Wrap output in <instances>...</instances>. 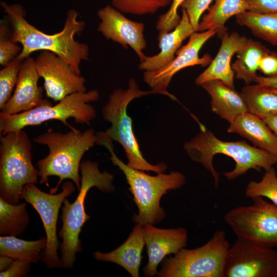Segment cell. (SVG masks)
<instances>
[{
    "label": "cell",
    "instance_id": "cell-13",
    "mask_svg": "<svg viewBox=\"0 0 277 277\" xmlns=\"http://www.w3.org/2000/svg\"><path fill=\"white\" fill-rule=\"evenodd\" d=\"M216 34V31L214 30L194 32L189 36L187 44L179 49L176 55L168 64L155 71H145L144 81L158 94L167 95L176 101V97L167 90L172 78L185 68L195 65H209L212 60L211 56L206 54L201 57L199 52L206 42Z\"/></svg>",
    "mask_w": 277,
    "mask_h": 277
},
{
    "label": "cell",
    "instance_id": "cell-24",
    "mask_svg": "<svg viewBox=\"0 0 277 277\" xmlns=\"http://www.w3.org/2000/svg\"><path fill=\"white\" fill-rule=\"evenodd\" d=\"M248 112L262 120L277 115V88L256 83L246 85L241 92Z\"/></svg>",
    "mask_w": 277,
    "mask_h": 277
},
{
    "label": "cell",
    "instance_id": "cell-33",
    "mask_svg": "<svg viewBox=\"0 0 277 277\" xmlns=\"http://www.w3.org/2000/svg\"><path fill=\"white\" fill-rule=\"evenodd\" d=\"M185 0H172L168 10L161 15L156 22L155 28L159 32H169L179 24L181 17L177 10Z\"/></svg>",
    "mask_w": 277,
    "mask_h": 277
},
{
    "label": "cell",
    "instance_id": "cell-21",
    "mask_svg": "<svg viewBox=\"0 0 277 277\" xmlns=\"http://www.w3.org/2000/svg\"><path fill=\"white\" fill-rule=\"evenodd\" d=\"M201 86L211 97L212 112L229 123L239 115L248 112L241 92L236 91L220 80H211Z\"/></svg>",
    "mask_w": 277,
    "mask_h": 277
},
{
    "label": "cell",
    "instance_id": "cell-30",
    "mask_svg": "<svg viewBox=\"0 0 277 277\" xmlns=\"http://www.w3.org/2000/svg\"><path fill=\"white\" fill-rule=\"evenodd\" d=\"M172 0H111L112 6L123 13L142 15L155 13Z\"/></svg>",
    "mask_w": 277,
    "mask_h": 277
},
{
    "label": "cell",
    "instance_id": "cell-2",
    "mask_svg": "<svg viewBox=\"0 0 277 277\" xmlns=\"http://www.w3.org/2000/svg\"><path fill=\"white\" fill-rule=\"evenodd\" d=\"M150 94H157V92L152 89L142 90L134 78L129 80L127 89L118 88L113 90L102 112L104 120L111 123V126L105 131L96 133V144L105 147L113 145V141L117 142L124 149L128 160V166L157 174L164 173L167 169V165L160 163L154 165L143 157L133 131L132 120L127 110L132 100Z\"/></svg>",
    "mask_w": 277,
    "mask_h": 277
},
{
    "label": "cell",
    "instance_id": "cell-14",
    "mask_svg": "<svg viewBox=\"0 0 277 277\" xmlns=\"http://www.w3.org/2000/svg\"><path fill=\"white\" fill-rule=\"evenodd\" d=\"M35 65L44 80L46 95L54 101L72 93L86 91L85 78L54 53L41 51L35 59Z\"/></svg>",
    "mask_w": 277,
    "mask_h": 277
},
{
    "label": "cell",
    "instance_id": "cell-23",
    "mask_svg": "<svg viewBox=\"0 0 277 277\" xmlns=\"http://www.w3.org/2000/svg\"><path fill=\"white\" fill-rule=\"evenodd\" d=\"M247 10L246 0H214V4L210 6L207 12L200 19L197 32L214 30L221 37L227 32L225 26L226 22L232 16Z\"/></svg>",
    "mask_w": 277,
    "mask_h": 277
},
{
    "label": "cell",
    "instance_id": "cell-19",
    "mask_svg": "<svg viewBox=\"0 0 277 277\" xmlns=\"http://www.w3.org/2000/svg\"><path fill=\"white\" fill-rule=\"evenodd\" d=\"M194 32L186 10L182 8V16L177 26L169 32H159L160 52L152 56L146 55L138 65L139 69L155 71L168 64L174 58L183 42Z\"/></svg>",
    "mask_w": 277,
    "mask_h": 277
},
{
    "label": "cell",
    "instance_id": "cell-25",
    "mask_svg": "<svg viewBox=\"0 0 277 277\" xmlns=\"http://www.w3.org/2000/svg\"><path fill=\"white\" fill-rule=\"evenodd\" d=\"M270 51L260 42L247 38L244 45L236 52V59L231 64L235 77L246 85L253 82L261 59Z\"/></svg>",
    "mask_w": 277,
    "mask_h": 277
},
{
    "label": "cell",
    "instance_id": "cell-4",
    "mask_svg": "<svg viewBox=\"0 0 277 277\" xmlns=\"http://www.w3.org/2000/svg\"><path fill=\"white\" fill-rule=\"evenodd\" d=\"M184 149L192 161L202 164L211 174L216 187L220 178L212 161L217 154L227 155L235 161L234 168L224 173L230 181L245 174L250 169L260 171L262 168L266 171L277 164L276 155L252 146L244 141L221 140L205 128L185 143Z\"/></svg>",
    "mask_w": 277,
    "mask_h": 277
},
{
    "label": "cell",
    "instance_id": "cell-40",
    "mask_svg": "<svg viewBox=\"0 0 277 277\" xmlns=\"http://www.w3.org/2000/svg\"><path fill=\"white\" fill-rule=\"evenodd\" d=\"M277 135V115L263 120Z\"/></svg>",
    "mask_w": 277,
    "mask_h": 277
},
{
    "label": "cell",
    "instance_id": "cell-34",
    "mask_svg": "<svg viewBox=\"0 0 277 277\" xmlns=\"http://www.w3.org/2000/svg\"><path fill=\"white\" fill-rule=\"evenodd\" d=\"M214 0H185L181 5L188 15L195 32L197 31L201 17Z\"/></svg>",
    "mask_w": 277,
    "mask_h": 277
},
{
    "label": "cell",
    "instance_id": "cell-9",
    "mask_svg": "<svg viewBox=\"0 0 277 277\" xmlns=\"http://www.w3.org/2000/svg\"><path fill=\"white\" fill-rule=\"evenodd\" d=\"M230 245L225 232L216 230L201 247L182 248L174 256L165 258L159 277H223L226 253Z\"/></svg>",
    "mask_w": 277,
    "mask_h": 277
},
{
    "label": "cell",
    "instance_id": "cell-26",
    "mask_svg": "<svg viewBox=\"0 0 277 277\" xmlns=\"http://www.w3.org/2000/svg\"><path fill=\"white\" fill-rule=\"evenodd\" d=\"M47 246L46 238L35 241H26L15 236H0V255L13 260H21L29 263H37L41 253Z\"/></svg>",
    "mask_w": 277,
    "mask_h": 277
},
{
    "label": "cell",
    "instance_id": "cell-39",
    "mask_svg": "<svg viewBox=\"0 0 277 277\" xmlns=\"http://www.w3.org/2000/svg\"><path fill=\"white\" fill-rule=\"evenodd\" d=\"M14 260L10 257L1 255L0 257V271L1 272L7 270L12 264Z\"/></svg>",
    "mask_w": 277,
    "mask_h": 277
},
{
    "label": "cell",
    "instance_id": "cell-28",
    "mask_svg": "<svg viewBox=\"0 0 277 277\" xmlns=\"http://www.w3.org/2000/svg\"><path fill=\"white\" fill-rule=\"evenodd\" d=\"M30 221L26 203L12 204L0 198V234L18 236Z\"/></svg>",
    "mask_w": 277,
    "mask_h": 277
},
{
    "label": "cell",
    "instance_id": "cell-17",
    "mask_svg": "<svg viewBox=\"0 0 277 277\" xmlns=\"http://www.w3.org/2000/svg\"><path fill=\"white\" fill-rule=\"evenodd\" d=\"M144 236L148 262L143 271L152 277L157 273V267L167 255L176 254L186 246L188 233L186 229H161L147 224L144 226Z\"/></svg>",
    "mask_w": 277,
    "mask_h": 277
},
{
    "label": "cell",
    "instance_id": "cell-12",
    "mask_svg": "<svg viewBox=\"0 0 277 277\" xmlns=\"http://www.w3.org/2000/svg\"><path fill=\"white\" fill-rule=\"evenodd\" d=\"M223 277H277V251L237 238L227 250Z\"/></svg>",
    "mask_w": 277,
    "mask_h": 277
},
{
    "label": "cell",
    "instance_id": "cell-36",
    "mask_svg": "<svg viewBox=\"0 0 277 277\" xmlns=\"http://www.w3.org/2000/svg\"><path fill=\"white\" fill-rule=\"evenodd\" d=\"M259 70L267 77H277V52L266 54L260 61Z\"/></svg>",
    "mask_w": 277,
    "mask_h": 277
},
{
    "label": "cell",
    "instance_id": "cell-35",
    "mask_svg": "<svg viewBox=\"0 0 277 277\" xmlns=\"http://www.w3.org/2000/svg\"><path fill=\"white\" fill-rule=\"evenodd\" d=\"M247 11L260 14L277 12V0H246Z\"/></svg>",
    "mask_w": 277,
    "mask_h": 277
},
{
    "label": "cell",
    "instance_id": "cell-8",
    "mask_svg": "<svg viewBox=\"0 0 277 277\" xmlns=\"http://www.w3.org/2000/svg\"><path fill=\"white\" fill-rule=\"evenodd\" d=\"M98 98L97 90L93 89L68 95L54 106L43 105L13 115L1 112V134L18 132L26 127L39 125L51 120L68 125L67 120L73 118L76 123L88 124L96 116L95 109L90 103L97 101Z\"/></svg>",
    "mask_w": 277,
    "mask_h": 277
},
{
    "label": "cell",
    "instance_id": "cell-32",
    "mask_svg": "<svg viewBox=\"0 0 277 277\" xmlns=\"http://www.w3.org/2000/svg\"><path fill=\"white\" fill-rule=\"evenodd\" d=\"M22 46L11 37L10 28L7 20H2L0 25V65L6 66L20 54Z\"/></svg>",
    "mask_w": 277,
    "mask_h": 277
},
{
    "label": "cell",
    "instance_id": "cell-16",
    "mask_svg": "<svg viewBox=\"0 0 277 277\" xmlns=\"http://www.w3.org/2000/svg\"><path fill=\"white\" fill-rule=\"evenodd\" d=\"M40 76L31 56L23 61L17 83L12 96L1 109L8 115L16 114L36 107L52 104L43 96V88L38 85Z\"/></svg>",
    "mask_w": 277,
    "mask_h": 277
},
{
    "label": "cell",
    "instance_id": "cell-29",
    "mask_svg": "<svg viewBox=\"0 0 277 277\" xmlns=\"http://www.w3.org/2000/svg\"><path fill=\"white\" fill-rule=\"evenodd\" d=\"M245 195L251 199L266 197L277 205V176L274 168L266 171L261 181L250 182L246 187Z\"/></svg>",
    "mask_w": 277,
    "mask_h": 277
},
{
    "label": "cell",
    "instance_id": "cell-1",
    "mask_svg": "<svg viewBox=\"0 0 277 277\" xmlns=\"http://www.w3.org/2000/svg\"><path fill=\"white\" fill-rule=\"evenodd\" d=\"M6 14L12 40L19 44L22 50L18 57L25 59L33 52L47 50L52 52L66 62L78 74L84 61L89 60V47L74 38L85 28V22L77 19L78 14L74 9L67 11L62 30L53 34H46L37 29L26 19L23 6L18 4L1 2Z\"/></svg>",
    "mask_w": 277,
    "mask_h": 277
},
{
    "label": "cell",
    "instance_id": "cell-27",
    "mask_svg": "<svg viewBox=\"0 0 277 277\" xmlns=\"http://www.w3.org/2000/svg\"><path fill=\"white\" fill-rule=\"evenodd\" d=\"M235 20L255 36L277 46V12L260 14L246 11L236 15Z\"/></svg>",
    "mask_w": 277,
    "mask_h": 277
},
{
    "label": "cell",
    "instance_id": "cell-15",
    "mask_svg": "<svg viewBox=\"0 0 277 277\" xmlns=\"http://www.w3.org/2000/svg\"><path fill=\"white\" fill-rule=\"evenodd\" d=\"M100 22L97 31L108 40H111L124 48L130 46L141 62L146 57L143 51L147 47L144 37L145 25L131 21L113 6L107 5L97 13Z\"/></svg>",
    "mask_w": 277,
    "mask_h": 277
},
{
    "label": "cell",
    "instance_id": "cell-11",
    "mask_svg": "<svg viewBox=\"0 0 277 277\" xmlns=\"http://www.w3.org/2000/svg\"><path fill=\"white\" fill-rule=\"evenodd\" d=\"M74 184L70 181L64 182L62 191L58 194L42 191L34 184L26 185L22 191L21 199L31 204L42 219L47 239L43 261L49 268L62 267L57 253L61 244L56 233L57 222L60 209L64 200L75 190Z\"/></svg>",
    "mask_w": 277,
    "mask_h": 277
},
{
    "label": "cell",
    "instance_id": "cell-10",
    "mask_svg": "<svg viewBox=\"0 0 277 277\" xmlns=\"http://www.w3.org/2000/svg\"><path fill=\"white\" fill-rule=\"evenodd\" d=\"M252 204L227 212L225 222L237 238L271 247H277V205L263 197L252 199Z\"/></svg>",
    "mask_w": 277,
    "mask_h": 277
},
{
    "label": "cell",
    "instance_id": "cell-3",
    "mask_svg": "<svg viewBox=\"0 0 277 277\" xmlns=\"http://www.w3.org/2000/svg\"><path fill=\"white\" fill-rule=\"evenodd\" d=\"M34 141L46 145L48 154L37 163L39 183L49 187V177L57 176L58 182L50 193H55L63 181H73L76 189L80 190L81 176L80 175L81 160L86 152L96 142V135L92 129L84 132L72 128L66 133L49 131L38 135Z\"/></svg>",
    "mask_w": 277,
    "mask_h": 277
},
{
    "label": "cell",
    "instance_id": "cell-22",
    "mask_svg": "<svg viewBox=\"0 0 277 277\" xmlns=\"http://www.w3.org/2000/svg\"><path fill=\"white\" fill-rule=\"evenodd\" d=\"M227 132L244 137L255 147L277 155V135L262 118L251 113L239 115L229 123Z\"/></svg>",
    "mask_w": 277,
    "mask_h": 277
},
{
    "label": "cell",
    "instance_id": "cell-41",
    "mask_svg": "<svg viewBox=\"0 0 277 277\" xmlns=\"http://www.w3.org/2000/svg\"><path fill=\"white\" fill-rule=\"evenodd\" d=\"M276 166H277V164H276Z\"/></svg>",
    "mask_w": 277,
    "mask_h": 277
},
{
    "label": "cell",
    "instance_id": "cell-31",
    "mask_svg": "<svg viewBox=\"0 0 277 277\" xmlns=\"http://www.w3.org/2000/svg\"><path fill=\"white\" fill-rule=\"evenodd\" d=\"M24 60L17 57L0 70V109L12 95Z\"/></svg>",
    "mask_w": 277,
    "mask_h": 277
},
{
    "label": "cell",
    "instance_id": "cell-20",
    "mask_svg": "<svg viewBox=\"0 0 277 277\" xmlns=\"http://www.w3.org/2000/svg\"><path fill=\"white\" fill-rule=\"evenodd\" d=\"M145 244L144 226L137 224L127 239L118 247L108 253L95 251L94 257L97 261L116 264L124 268L132 276L138 277Z\"/></svg>",
    "mask_w": 277,
    "mask_h": 277
},
{
    "label": "cell",
    "instance_id": "cell-37",
    "mask_svg": "<svg viewBox=\"0 0 277 277\" xmlns=\"http://www.w3.org/2000/svg\"><path fill=\"white\" fill-rule=\"evenodd\" d=\"M30 263L21 260H14L11 266L7 270L0 272V276H26L30 269Z\"/></svg>",
    "mask_w": 277,
    "mask_h": 277
},
{
    "label": "cell",
    "instance_id": "cell-6",
    "mask_svg": "<svg viewBox=\"0 0 277 277\" xmlns=\"http://www.w3.org/2000/svg\"><path fill=\"white\" fill-rule=\"evenodd\" d=\"M113 147H106L111 153L110 160L124 174L138 208V213L132 216L133 221L143 226L161 222L165 217V211L160 206L161 199L168 191L181 188L185 183V176L179 171L150 175L125 164L117 157Z\"/></svg>",
    "mask_w": 277,
    "mask_h": 277
},
{
    "label": "cell",
    "instance_id": "cell-38",
    "mask_svg": "<svg viewBox=\"0 0 277 277\" xmlns=\"http://www.w3.org/2000/svg\"><path fill=\"white\" fill-rule=\"evenodd\" d=\"M253 82L256 83L277 88V77H270L256 75Z\"/></svg>",
    "mask_w": 277,
    "mask_h": 277
},
{
    "label": "cell",
    "instance_id": "cell-5",
    "mask_svg": "<svg viewBox=\"0 0 277 277\" xmlns=\"http://www.w3.org/2000/svg\"><path fill=\"white\" fill-rule=\"evenodd\" d=\"M98 166V163L89 160L81 162V185L77 197L72 203L67 198L63 203L61 217L63 225L58 235L62 239L60 247L61 260L62 267L65 269L73 268L76 254L82 250L79 235L83 225L90 219L85 208L87 193L93 187L107 193L115 189L113 175L106 171L101 172Z\"/></svg>",
    "mask_w": 277,
    "mask_h": 277
},
{
    "label": "cell",
    "instance_id": "cell-18",
    "mask_svg": "<svg viewBox=\"0 0 277 277\" xmlns=\"http://www.w3.org/2000/svg\"><path fill=\"white\" fill-rule=\"evenodd\" d=\"M219 50L208 67L195 79L196 85L211 81L220 80L231 88H234V73L232 69V57L244 45L247 38L234 32L224 33L221 37Z\"/></svg>",
    "mask_w": 277,
    "mask_h": 277
},
{
    "label": "cell",
    "instance_id": "cell-7",
    "mask_svg": "<svg viewBox=\"0 0 277 277\" xmlns=\"http://www.w3.org/2000/svg\"><path fill=\"white\" fill-rule=\"evenodd\" d=\"M0 198L17 204L23 188L36 184L38 170L32 162V143L23 129L0 135Z\"/></svg>",
    "mask_w": 277,
    "mask_h": 277
}]
</instances>
